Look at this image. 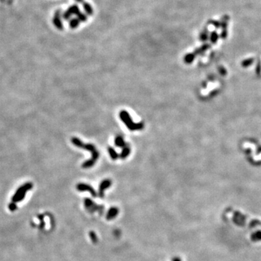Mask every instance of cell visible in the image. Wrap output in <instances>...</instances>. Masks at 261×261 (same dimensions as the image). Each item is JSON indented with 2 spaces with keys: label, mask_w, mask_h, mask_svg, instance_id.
<instances>
[{
  "label": "cell",
  "mask_w": 261,
  "mask_h": 261,
  "mask_svg": "<svg viewBox=\"0 0 261 261\" xmlns=\"http://www.w3.org/2000/svg\"><path fill=\"white\" fill-rule=\"evenodd\" d=\"M71 142L76 147L88 150L92 153V158L84 162L82 164V168H89L93 166L97 162V160H98L99 156H100V152L97 150L95 146L92 144H84L77 137H73L72 139H71Z\"/></svg>",
  "instance_id": "obj_1"
},
{
  "label": "cell",
  "mask_w": 261,
  "mask_h": 261,
  "mask_svg": "<svg viewBox=\"0 0 261 261\" xmlns=\"http://www.w3.org/2000/svg\"><path fill=\"white\" fill-rule=\"evenodd\" d=\"M120 118L121 121L124 123L128 129L130 131H137V130H142L144 129V124L143 123H139V124H135L133 122L131 119L130 115L126 110H122L120 112Z\"/></svg>",
  "instance_id": "obj_2"
},
{
  "label": "cell",
  "mask_w": 261,
  "mask_h": 261,
  "mask_svg": "<svg viewBox=\"0 0 261 261\" xmlns=\"http://www.w3.org/2000/svg\"><path fill=\"white\" fill-rule=\"evenodd\" d=\"M33 187V184L30 182L25 183V184H23V186H21L16 192L15 193V194L12 197V202H19L20 201H22L23 199L25 198V196L26 192L28 190L32 189Z\"/></svg>",
  "instance_id": "obj_3"
},
{
  "label": "cell",
  "mask_w": 261,
  "mask_h": 261,
  "mask_svg": "<svg viewBox=\"0 0 261 261\" xmlns=\"http://www.w3.org/2000/svg\"><path fill=\"white\" fill-rule=\"evenodd\" d=\"M53 23L58 30L62 31L63 29V25L60 17V10H57L55 12L54 18H53Z\"/></svg>",
  "instance_id": "obj_4"
},
{
  "label": "cell",
  "mask_w": 261,
  "mask_h": 261,
  "mask_svg": "<svg viewBox=\"0 0 261 261\" xmlns=\"http://www.w3.org/2000/svg\"><path fill=\"white\" fill-rule=\"evenodd\" d=\"M115 145L117 146L118 147H121V148H124L125 147L128 146L129 144H127L125 142L124 138L122 136H117L115 139Z\"/></svg>",
  "instance_id": "obj_5"
},
{
  "label": "cell",
  "mask_w": 261,
  "mask_h": 261,
  "mask_svg": "<svg viewBox=\"0 0 261 261\" xmlns=\"http://www.w3.org/2000/svg\"><path fill=\"white\" fill-rule=\"evenodd\" d=\"M83 7H84V10H85L86 13L88 15H92L94 14V9L89 3L84 2L83 3Z\"/></svg>",
  "instance_id": "obj_6"
},
{
  "label": "cell",
  "mask_w": 261,
  "mask_h": 261,
  "mask_svg": "<svg viewBox=\"0 0 261 261\" xmlns=\"http://www.w3.org/2000/svg\"><path fill=\"white\" fill-rule=\"evenodd\" d=\"M78 189L81 191H84V190H88L92 192V194L93 195L95 196V192L94 191V189H92V188L89 185H87V184H80L78 185Z\"/></svg>",
  "instance_id": "obj_7"
},
{
  "label": "cell",
  "mask_w": 261,
  "mask_h": 261,
  "mask_svg": "<svg viewBox=\"0 0 261 261\" xmlns=\"http://www.w3.org/2000/svg\"><path fill=\"white\" fill-rule=\"evenodd\" d=\"M130 153H131V149L130 147H129V145H128L126 146V147H125L124 148H123L122 152H121V155H120V158L121 159H126L129 155H130Z\"/></svg>",
  "instance_id": "obj_8"
},
{
  "label": "cell",
  "mask_w": 261,
  "mask_h": 261,
  "mask_svg": "<svg viewBox=\"0 0 261 261\" xmlns=\"http://www.w3.org/2000/svg\"><path fill=\"white\" fill-rule=\"evenodd\" d=\"M111 184V181H110L109 179H106V180H104L103 182L101 183V185H100V194H103V191L105 190V189H107L108 187H109Z\"/></svg>",
  "instance_id": "obj_9"
},
{
  "label": "cell",
  "mask_w": 261,
  "mask_h": 261,
  "mask_svg": "<svg viewBox=\"0 0 261 261\" xmlns=\"http://www.w3.org/2000/svg\"><path fill=\"white\" fill-rule=\"evenodd\" d=\"M68 10L71 12V15H78L81 12L80 9H79V7H78L77 4H73V5H72L71 7H70L68 9Z\"/></svg>",
  "instance_id": "obj_10"
},
{
  "label": "cell",
  "mask_w": 261,
  "mask_h": 261,
  "mask_svg": "<svg viewBox=\"0 0 261 261\" xmlns=\"http://www.w3.org/2000/svg\"><path fill=\"white\" fill-rule=\"evenodd\" d=\"M81 21L79 20L78 18H73L70 20L69 22V26L71 28L75 29L79 25Z\"/></svg>",
  "instance_id": "obj_11"
},
{
  "label": "cell",
  "mask_w": 261,
  "mask_h": 261,
  "mask_svg": "<svg viewBox=\"0 0 261 261\" xmlns=\"http://www.w3.org/2000/svg\"><path fill=\"white\" fill-rule=\"evenodd\" d=\"M108 152H109L110 156V158H111L112 160H117L118 158H119V157H118V154L117 153V152H116V150H115L113 147H108Z\"/></svg>",
  "instance_id": "obj_12"
},
{
  "label": "cell",
  "mask_w": 261,
  "mask_h": 261,
  "mask_svg": "<svg viewBox=\"0 0 261 261\" xmlns=\"http://www.w3.org/2000/svg\"><path fill=\"white\" fill-rule=\"evenodd\" d=\"M77 17H78V19H79V20L80 21H81V22H86V21L88 20V17H87V15L83 13V12H81L78 15Z\"/></svg>",
  "instance_id": "obj_13"
},
{
  "label": "cell",
  "mask_w": 261,
  "mask_h": 261,
  "mask_svg": "<svg viewBox=\"0 0 261 261\" xmlns=\"http://www.w3.org/2000/svg\"><path fill=\"white\" fill-rule=\"evenodd\" d=\"M71 16H72V15H71V12H70L68 10H66L65 12H64V13L63 14V18L65 20H68L71 19Z\"/></svg>",
  "instance_id": "obj_14"
},
{
  "label": "cell",
  "mask_w": 261,
  "mask_h": 261,
  "mask_svg": "<svg viewBox=\"0 0 261 261\" xmlns=\"http://www.w3.org/2000/svg\"><path fill=\"white\" fill-rule=\"evenodd\" d=\"M193 57H194V56H193L192 55H186V56L185 57V62H186V63L192 62V61L193 60Z\"/></svg>",
  "instance_id": "obj_15"
},
{
  "label": "cell",
  "mask_w": 261,
  "mask_h": 261,
  "mask_svg": "<svg viewBox=\"0 0 261 261\" xmlns=\"http://www.w3.org/2000/svg\"><path fill=\"white\" fill-rule=\"evenodd\" d=\"M9 210H12V211H14V210H15L16 208H17V205H16V204L15 203V202H12V203L9 204Z\"/></svg>",
  "instance_id": "obj_16"
},
{
  "label": "cell",
  "mask_w": 261,
  "mask_h": 261,
  "mask_svg": "<svg viewBox=\"0 0 261 261\" xmlns=\"http://www.w3.org/2000/svg\"><path fill=\"white\" fill-rule=\"evenodd\" d=\"M76 1L79 3H84V0H76Z\"/></svg>",
  "instance_id": "obj_17"
}]
</instances>
